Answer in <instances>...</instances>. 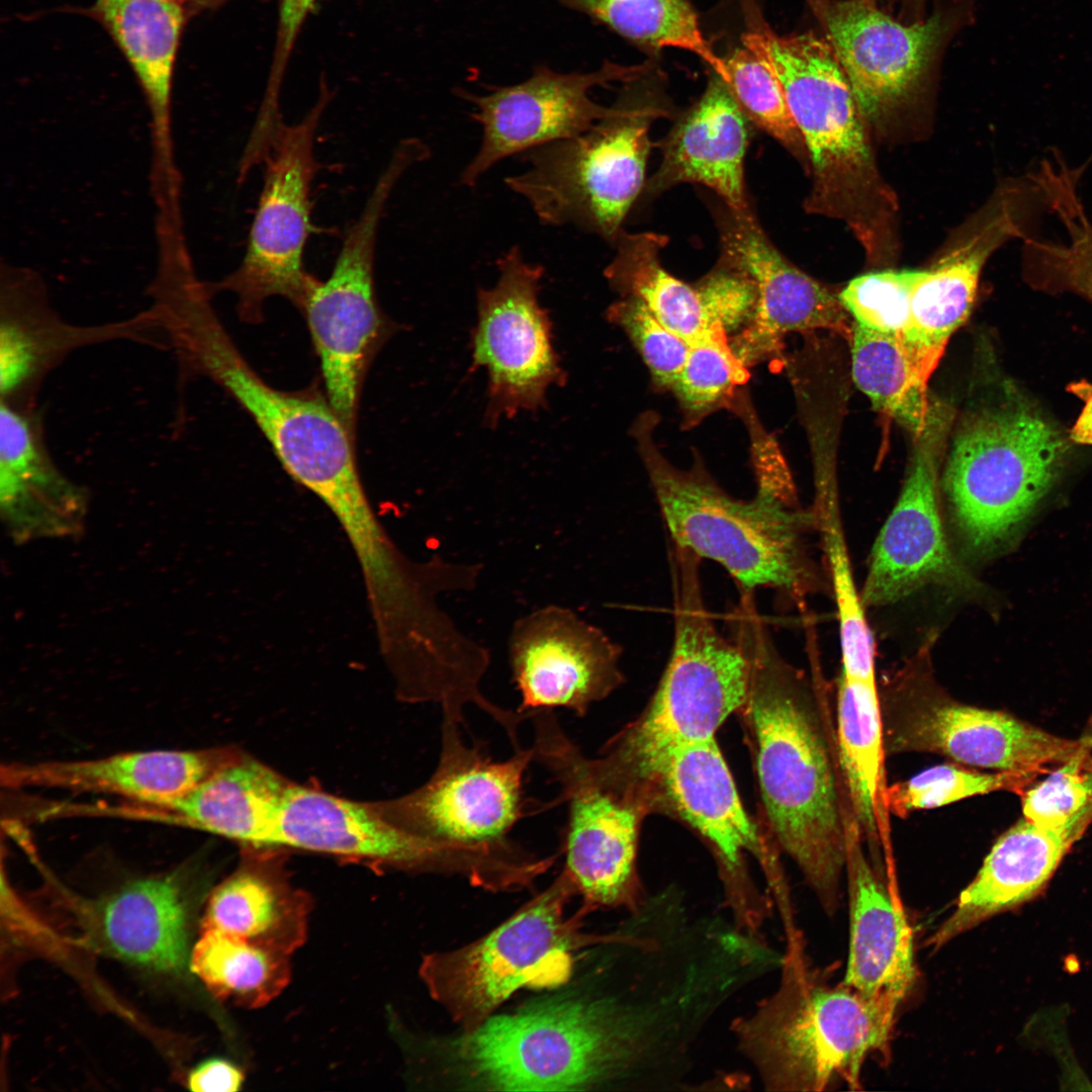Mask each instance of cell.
I'll list each match as a JSON object with an SVG mask.
<instances>
[{"label":"cell","instance_id":"1","mask_svg":"<svg viewBox=\"0 0 1092 1092\" xmlns=\"http://www.w3.org/2000/svg\"><path fill=\"white\" fill-rule=\"evenodd\" d=\"M732 615L733 639L750 662L748 697L739 713L761 823L832 914L845 871L846 821L853 815L834 706L817 671L809 676L780 653L754 597H740Z\"/></svg>","mask_w":1092,"mask_h":1092},{"label":"cell","instance_id":"2","mask_svg":"<svg viewBox=\"0 0 1092 1092\" xmlns=\"http://www.w3.org/2000/svg\"><path fill=\"white\" fill-rule=\"evenodd\" d=\"M429 1045L445 1078L467 1089L653 1091L660 1073L651 1008L617 978L589 992L492 1014Z\"/></svg>","mask_w":1092,"mask_h":1092},{"label":"cell","instance_id":"3","mask_svg":"<svg viewBox=\"0 0 1092 1092\" xmlns=\"http://www.w3.org/2000/svg\"><path fill=\"white\" fill-rule=\"evenodd\" d=\"M658 421L644 413L631 432L672 545L718 563L739 593L770 588L802 601L818 590L804 541L814 528L812 512L796 495L760 485L750 499L733 497L699 460L690 469L675 467L653 438Z\"/></svg>","mask_w":1092,"mask_h":1092},{"label":"cell","instance_id":"4","mask_svg":"<svg viewBox=\"0 0 1092 1092\" xmlns=\"http://www.w3.org/2000/svg\"><path fill=\"white\" fill-rule=\"evenodd\" d=\"M777 988L730 1025L739 1054L770 1092L860 1089L868 1057L888 1061L898 1006L813 968L804 943L786 944Z\"/></svg>","mask_w":1092,"mask_h":1092},{"label":"cell","instance_id":"5","mask_svg":"<svg viewBox=\"0 0 1092 1092\" xmlns=\"http://www.w3.org/2000/svg\"><path fill=\"white\" fill-rule=\"evenodd\" d=\"M745 11L742 46L777 76L807 151L813 184L806 210L843 220L877 255L895 201L878 173L862 116L831 44L812 31L781 35L757 6Z\"/></svg>","mask_w":1092,"mask_h":1092},{"label":"cell","instance_id":"6","mask_svg":"<svg viewBox=\"0 0 1092 1092\" xmlns=\"http://www.w3.org/2000/svg\"><path fill=\"white\" fill-rule=\"evenodd\" d=\"M700 563L672 545L674 635L667 664L643 713L600 752L613 770L636 783H649L675 748L715 738L748 697L749 659L716 628L705 604Z\"/></svg>","mask_w":1092,"mask_h":1092},{"label":"cell","instance_id":"7","mask_svg":"<svg viewBox=\"0 0 1092 1092\" xmlns=\"http://www.w3.org/2000/svg\"><path fill=\"white\" fill-rule=\"evenodd\" d=\"M1068 452L1061 431L1008 397L972 405L952 438L941 485L965 553L1008 549L1058 479Z\"/></svg>","mask_w":1092,"mask_h":1092},{"label":"cell","instance_id":"8","mask_svg":"<svg viewBox=\"0 0 1092 1092\" xmlns=\"http://www.w3.org/2000/svg\"><path fill=\"white\" fill-rule=\"evenodd\" d=\"M464 722L443 715L441 750L430 779L415 791L374 807L388 821L421 838L485 860L528 888L555 862L510 837L530 812L524 779L533 750L521 748L495 760L463 737Z\"/></svg>","mask_w":1092,"mask_h":1092},{"label":"cell","instance_id":"9","mask_svg":"<svg viewBox=\"0 0 1092 1092\" xmlns=\"http://www.w3.org/2000/svg\"><path fill=\"white\" fill-rule=\"evenodd\" d=\"M174 345L180 367L209 378L233 396L288 474L328 508L365 492L355 435L327 396L269 385L242 356L212 307L187 313L176 329Z\"/></svg>","mask_w":1092,"mask_h":1092},{"label":"cell","instance_id":"10","mask_svg":"<svg viewBox=\"0 0 1092 1092\" xmlns=\"http://www.w3.org/2000/svg\"><path fill=\"white\" fill-rule=\"evenodd\" d=\"M640 80L609 116L579 135L525 153L527 169L506 178L541 222L576 225L612 244L624 232L645 186L651 124L671 113L657 90L638 87Z\"/></svg>","mask_w":1092,"mask_h":1092},{"label":"cell","instance_id":"11","mask_svg":"<svg viewBox=\"0 0 1092 1092\" xmlns=\"http://www.w3.org/2000/svg\"><path fill=\"white\" fill-rule=\"evenodd\" d=\"M576 895L561 871L553 883L516 914L468 945L426 956L420 967L431 997L471 1030L522 988L566 983L578 954L611 940L616 932H587L581 908L566 916Z\"/></svg>","mask_w":1092,"mask_h":1092},{"label":"cell","instance_id":"12","mask_svg":"<svg viewBox=\"0 0 1092 1092\" xmlns=\"http://www.w3.org/2000/svg\"><path fill=\"white\" fill-rule=\"evenodd\" d=\"M534 762L559 787L554 804L566 806L562 872L588 912L635 910L647 897L637 867L640 827L652 812L646 796L586 756L553 710L535 711Z\"/></svg>","mask_w":1092,"mask_h":1092},{"label":"cell","instance_id":"13","mask_svg":"<svg viewBox=\"0 0 1092 1092\" xmlns=\"http://www.w3.org/2000/svg\"><path fill=\"white\" fill-rule=\"evenodd\" d=\"M651 789L655 813L676 817L708 844L724 908L737 927L763 936L775 905L782 916L794 912L780 850L745 810L715 738L672 750Z\"/></svg>","mask_w":1092,"mask_h":1092},{"label":"cell","instance_id":"14","mask_svg":"<svg viewBox=\"0 0 1092 1092\" xmlns=\"http://www.w3.org/2000/svg\"><path fill=\"white\" fill-rule=\"evenodd\" d=\"M922 663L907 664L879 686L886 756L935 753L976 768L1037 777L1069 760L1086 742L960 702Z\"/></svg>","mask_w":1092,"mask_h":1092},{"label":"cell","instance_id":"15","mask_svg":"<svg viewBox=\"0 0 1092 1092\" xmlns=\"http://www.w3.org/2000/svg\"><path fill=\"white\" fill-rule=\"evenodd\" d=\"M413 164L408 153H392L348 229L331 274L313 280L299 307L320 359L326 396L354 435L366 372L390 333L375 293L377 233L391 192Z\"/></svg>","mask_w":1092,"mask_h":1092},{"label":"cell","instance_id":"16","mask_svg":"<svg viewBox=\"0 0 1092 1092\" xmlns=\"http://www.w3.org/2000/svg\"><path fill=\"white\" fill-rule=\"evenodd\" d=\"M330 94L320 98L304 117L282 124L264 160V184L239 267L219 282L206 284L210 294L232 292L243 320L258 322L264 301L282 296L300 307L315 277L303 266L313 225L310 187L318 169L315 134Z\"/></svg>","mask_w":1092,"mask_h":1092},{"label":"cell","instance_id":"17","mask_svg":"<svg viewBox=\"0 0 1092 1092\" xmlns=\"http://www.w3.org/2000/svg\"><path fill=\"white\" fill-rule=\"evenodd\" d=\"M491 288H479L471 333L472 364L488 374L485 421L494 426L546 404L551 385L566 380L552 342L548 311L538 300L543 267L527 262L519 246L497 261Z\"/></svg>","mask_w":1092,"mask_h":1092},{"label":"cell","instance_id":"18","mask_svg":"<svg viewBox=\"0 0 1092 1092\" xmlns=\"http://www.w3.org/2000/svg\"><path fill=\"white\" fill-rule=\"evenodd\" d=\"M951 421L944 404L915 440L900 495L878 534L859 592L863 609L898 603L926 587L982 593L948 542L938 496V457Z\"/></svg>","mask_w":1092,"mask_h":1092},{"label":"cell","instance_id":"19","mask_svg":"<svg viewBox=\"0 0 1092 1092\" xmlns=\"http://www.w3.org/2000/svg\"><path fill=\"white\" fill-rule=\"evenodd\" d=\"M851 87L862 117L878 119L922 86L953 25L936 10L905 22L876 0H821L811 4Z\"/></svg>","mask_w":1092,"mask_h":1092},{"label":"cell","instance_id":"20","mask_svg":"<svg viewBox=\"0 0 1092 1092\" xmlns=\"http://www.w3.org/2000/svg\"><path fill=\"white\" fill-rule=\"evenodd\" d=\"M652 68L649 61L631 66L606 61L590 73L562 74L540 67L519 84L486 95L464 93L475 104L472 117L481 126L482 140L461 174V183L472 187L508 157L583 133L613 111V106L592 100L593 88L635 82Z\"/></svg>","mask_w":1092,"mask_h":1092},{"label":"cell","instance_id":"21","mask_svg":"<svg viewBox=\"0 0 1092 1092\" xmlns=\"http://www.w3.org/2000/svg\"><path fill=\"white\" fill-rule=\"evenodd\" d=\"M508 650L520 713L564 708L583 717L625 679L622 647L565 607L545 606L518 619Z\"/></svg>","mask_w":1092,"mask_h":1092},{"label":"cell","instance_id":"22","mask_svg":"<svg viewBox=\"0 0 1092 1092\" xmlns=\"http://www.w3.org/2000/svg\"><path fill=\"white\" fill-rule=\"evenodd\" d=\"M119 340L168 348L151 307L114 323L71 324L52 306L40 275L24 267L2 266L0 401L22 408L34 407L41 382L71 353Z\"/></svg>","mask_w":1092,"mask_h":1092},{"label":"cell","instance_id":"23","mask_svg":"<svg viewBox=\"0 0 1092 1092\" xmlns=\"http://www.w3.org/2000/svg\"><path fill=\"white\" fill-rule=\"evenodd\" d=\"M378 861L405 871L464 877L488 888L493 869L484 860L416 836L374 807L290 785L277 821L275 846Z\"/></svg>","mask_w":1092,"mask_h":1092},{"label":"cell","instance_id":"24","mask_svg":"<svg viewBox=\"0 0 1092 1092\" xmlns=\"http://www.w3.org/2000/svg\"><path fill=\"white\" fill-rule=\"evenodd\" d=\"M721 252L737 261L757 288L750 324L730 340L749 367L781 353L794 332L828 330L851 339L852 325L839 296L792 264L770 242L754 213L739 214L726 205L717 211Z\"/></svg>","mask_w":1092,"mask_h":1092},{"label":"cell","instance_id":"25","mask_svg":"<svg viewBox=\"0 0 1092 1092\" xmlns=\"http://www.w3.org/2000/svg\"><path fill=\"white\" fill-rule=\"evenodd\" d=\"M849 950L843 984L899 1006L916 979L912 930L896 875L871 860L854 816L846 821Z\"/></svg>","mask_w":1092,"mask_h":1092},{"label":"cell","instance_id":"26","mask_svg":"<svg viewBox=\"0 0 1092 1092\" xmlns=\"http://www.w3.org/2000/svg\"><path fill=\"white\" fill-rule=\"evenodd\" d=\"M87 489L67 477L49 453L35 408L0 401V511L17 544L79 536Z\"/></svg>","mask_w":1092,"mask_h":1092},{"label":"cell","instance_id":"27","mask_svg":"<svg viewBox=\"0 0 1092 1092\" xmlns=\"http://www.w3.org/2000/svg\"><path fill=\"white\" fill-rule=\"evenodd\" d=\"M241 754L229 748L130 751L87 760L2 764L8 789L55 788L164 806L184 797Z\"/></svg>","mask_w":1092,"mask_h":1092},{"label":"cell","instance_id":"28","mask_svg":"<svg viewBox=\"0 0 1092 1092\" xmlns=\"http://www.w3.org/2000/svg\"><path fill=\"white\" fill-rule=\"evenodd\" d=\"M748 121L725 81L715 73L699 100L663 140L661 161L645 183V196L696 183L713 190L732 211L751 213L744 179Z\"/></svg>","mask_w":1092,"mask_h":1092},{"label":"cell","instance_id":"29","mask_svg":"<svg viewBox=\"0 0 1092 1092\" xmlns=\"http://www.w3.org/2000/svg\"><path fill=\"white\" fill-rule=\"evenodd\" d=\"M119 49L144 93L151 116L152 170H177L172 129L176 56L190 18L181 0H95L83 11Z\"/></svg>","mask_w":1092,"mask_h":1092},{"label":"cell","instance_id":"30","mask_svg":"<svg viewBox=\"0 0 1092 1092\" xmlns=\"http://www.w3.org/2000/svg\"><path fill=\"white\" fill-rule=\"evenodd\" d=\"M1087 827L1049 828L1025 818L993 844L956 908L926 945L937 950L984 920L1034 897Z\"/></svg>","mask_w":1092,"mask_h":1092},{"label":"cell","instance_id":"31","mask_svg":"<svg viewBox=\"0 0 1092 1092\" xmlns=\"http://www.w3.org/2000/svg\"><path fill=\"white\" fill-rule=\"evenodd\" d=\"M291 784L240 755L184 797L164 806L129 804L127 817L206 831L255 847L275 846L280 808Z\"/></svg>","mask_w":1092,"mask_h":1092},{"label":"cell","instance_id":"32","mask_svg":"<svg viewBox=\"0 0 1092 1092\" xmlns=\"http://www.w3.org/2000/svg\"><path fill=\"white\" fill-rule=\"evenodd\" d=\"M307 894L275 863L244 862L210 894L202 928H215L288 956L307 938Z\"/></svg>","mask_w":1092,"mask_h":1092},{"label":"cell","instance_id":"33","mask_svg":"<svg viewBox=\"0 0 1092 1092\" xmlns=\"http://www.w3.org/2000/svg\"><path fill=\"white\" fill-rule=\"evenodd\" d=\"M178 875L134 881L98 912L106 947L131 963L178 971L187 959V915Z\"/></svg>","mask_w":1092,"mask_h":1092},{"label":"cell","instance_id":"34","mask_svg":"<svg viewBox=\"0 0 1092 1092\" xmlns=\"http://www.w3.org/2000/svg\"><path fill=\"white\" fill-rule=\"evenodd\" d=\"M656 233L627 234L615 242L616 254L605 277L620 295L641 302L658 321L690 343L716 332L708 324L696 283L685 282L663 266L667 244Z\"/></svg>","mask_w":1092,"mask_h":1092},{"label":"cell","instance_id":"35","mask_svg":"<svg viewBox=\"0 0 1092 1092\" xmlns=\"http://www.w3.org/2000/svg\"><path fill=\"white\" fill-rule=\"evenodd\" d=\"M982 269L971 257L947 254L914 287L909 321L901 340L921 375L929 381L951 335L974 305Z\"/></svg>","mask_w":1092,"mask_h":1092},{"label":"cell","instance_id":"36","mask_svg":"<svg viewBox=\"0 0 1092 1092\" xmlns=\"http://www.w3.org/2000/svg\"><path fill=\"white\" fill-rule=\"evenodd\" d=\"M852 377L874 406L918 438L942 403L929 398L928 381L909 356L900 335L853 323Z\"/></svg>","mask_w":1092,"mask_h":1092},{"label":"cell","instance_id":"37","mask_svg":"<svg viewBox=\"0 0 1092 1092\" xmlns=\"http://www.w3.org/2000/svg\"><path fill=\"white\" fill-rule=\"evenodd\" d=\"M1078 172L1064 162L1046 176L1048 206L1062 222L1059 241L1025 238L1022 263L1027 281L1048 291H1072L1092 302V218L1077 193Z\"/></svg>","mask_w":1092,"mask_h":1092},{"label":"cell","instance_id":"38","mask_svg":"<svg viewBox=\"0 0 1092 1092\" xmlns=\"http://www.w3.org/2000/svg\"><path fill=\"white\" fill-rule=\"evenodd\" d=\"M190 967L214 996L251 1009L273 1001L291 979L290 956L215 928H202Z\"/></svg>","mask_w":1092,"mask_h":1092},{"label":"cell","instance_id":"39","mask_svg":"<svg viewBox=\"0 0 1092 1092\" xmlns=\"http://www.w3.org/2000/svg\"><path fill=\"white\" fill-rule=\"evenodd\" d=\"M609 26L628 40L650 50L690 52L724 81L727 71L701 29L689 0H558Z\"/></svg>","mask_w":1092,"mask_h":1092},{"label":"cell","instance_id":"40","mask_svg":"<svg viewBox=\"0 0 1092 1092\" xmlns=\"http://www.w3.org/2000/svg\"><path fill=\"white\" fill-rule=\"evenodd\" d=\"M830 485L826 476L818 475L816 502L811 512L833 585L839 619L841 673L850 678H873L875 642L852 577L841 519Z\"/></svg>","mask_w":1092,"mask_h":1092},{"label":"cell","instance_id":"41","mask_svg":"<svg viewBox=\"0 0 1092 1092\" xmlns=\"http://www.w3.org/2000/svg\"><path fill=\"white\" fill-rule=\"evenodd\" d=\"M748 367L734 353L728 336L716 331L691 343L670 390L691 429L722 407L731 406L748 380Z\"/></svg>","mask_w":1092,"mask_h":1092},{"label":"cell","instance_id":"42","mask_svg":"<svg viewBox=\"0 0 1092 1092\" xmlns=\"http://www.w3.org/2000/svg\"><path fill=\"white\" fill-rule=\"evenodd\" d=\"M1035 776L1014 771H982L958 762L930 766L912 778L887 786L889 814L906 818L916 810L933 809L996 791L1021 794Z\"/></svg>","mask_w":1092,"mask_h":1092},{"label":"cell","instance_id":"43","mask_svg":"<svg viewBox=\"0 0 1092 1092\" xmlns=\"http://www.w3.org/2000/svg\"><path fill=\"white\" fill-rule=\"evenodd\" d=\"M724 61L725 83L749 121L795 157L801 160L808 157L783 88L769 66L744 46L734 50Z\"/></svg>","mask_w":1092,"mask_h":1092},{"label":"cell","instance_id":"44","mask_svg":"<svg viewBox=\"0 0 1092 1092\" xmlns=\"http://www.w3.org/2000/svg\"><path fill=\"white\" fill-rule=\"evenodd\" d=\"M1085 745L1040 783L1021 793L1026 820L1049 828L1085 826L1092 821V758Z\"/></svg>","mask_w":1092,"mask_h":1092},{"label":"cell","instance_id":"45","mask_svg":"<svg viewBox=\"0 0 1092 1092\" xmlns=\"http://www.w3.org/2000/svg\"><path fill=\"white\" fill-rule=\"evenodd\" d=\"M923 270H884L850 280L839 299L854 323L900 335L906 328L911 296Z\"/></svg>","mask_w":1092,"mask_h":1092},{"label":"cell","instance_id":"46","mask_svg":"<svg viewBox=\"0 0 1092 1092\" xmlns=\"http://www.w3.org/2000/svg\"><path fill=\"white\" fill-rule=\"evenodd\" d=\"M607 318L629 338L656 388L670 390L686 362L691 343L631 297L620 296L607 309Z\"/></svg>","mask_w":1092,"mask_h":1092},{"label":"cell","instance_id":"47","mask_svg":"<svg viewBox=\"0 0 1092 1092\" xmlns=\"http://www.w3.org/2000/svg\"><path fill=\"white\" fill-rule=\"evenodd\" d=\"M695 283L712 330L728 336L750 324L757 305V288L733 258L721 252L715 266Z\"/></svg>","mask_w":1092,"mask_h":1092},{"label":"cell","instance_id":"48","mask_svg":"<svg viewBox=\"0 0 1092 1092\" xmlns=\"http://www.w3.org/2000/svg\"><path fill=\"white\" fill-rule=\"evenodd\" d=\"M318 0H278L279 16L275 44V54L268 79L263 105L268 108L279 106V91L287 61L296 37L307 15Z\"/></svg>","mask_w":1092,"mask_h":1092},{"label":"cell","instance_id":"49","mask_svg":"<svg viewBox=\"0 0 1092 1092\" xmlns=\"http://www.w3.org/2000/svg\"><path fill=\"white\" fill-rule=\"evenodd\" d=\"M245 1074L223 1059H211L198 1065L188 1076L190 1090L196 1092H235L242 1088Z\"/></svg>","mask_w":1092,"mask_h":1092},{"label":"cell","instance_id":"50","mask_svg":"<svg viewBox=\"0 0 1092 1092\" xmlns=\"http://www.w3.org/2000/svg\"><path fill=\"white\" fill-rule=\"evenodd\" d=\"M1068 390L1083 401V408L1070 432V439L1078 444L1092 445V384L1087 381L1071 383Z\"/></svg>","mask_w":1092,"mask_h":1092},{"label":"cell","instance_id":"51","mask_svg":"<svg viewBox=\"0 0 1092 1092\" xmlns=\"http://www.w3.org/2000/svg\"><path fill=\"white\" fill-rule=\"evenodd\" d=\"M184 4L189 17L197 15L200 12L214 9L222 5L229 0H181Z\"/></svg>","mask_w":1092,"mask_h":1092}]
</instances>
